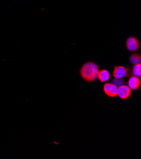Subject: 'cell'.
Segmentation results:
<instances>
[{"instance_id": "cell-9", "label": "cell", "mask_w": 141, "mask_h": 159, "mask_svg": "<svg viewBox=\"0 0 141 159\" xmlns=\"http://www.w3.org/2000/svg\"><path fill=\"white\" fill-rule=\"evenodd\" d=\"M133 74L135 76L137 77H140L141 75V65L140 63H137V64H135L133 68Z\"/></svg>"}, {"instance_id": "cell-1", "label": "cell", "mask_w": 141, "mask_h": 159, "mask_svg": "<svg viewBox=\"0 0 141 159\" xmlns=\"http://www.w3.org/2000/svg\"><path fill=\"white\" fill-rule=\"evenodd\" d=\"M99 67L95 63L87 62L81 69V75L85 81L92 82L98 78Z\"/></svg>"}, {"instance_id": "cell-7", "label": "cell", "mask_w": 141, "mask_h": 159, "mask_svg": "<svg viewBox=\"0 0 141 159\" xmlns=\"http://www.w3.org/2000/svg\"><path fill=\"white\" fill-rule=\"evenodd\" d=\"M109 77H110L109 72L106 70H102L101 71H99L98 74V78L99 79V81L101 83L108 81L109 80Z\"/></svg>"}, {"instance_id": "cell-6", "label": "cell", "mask_w": 141, "mask_h": 159, "mask_svg": "<svg viewBox=\"0 0 141 159\" xmlns=\"http://www.w3.org/2000/svg\"><path fill=\"white\" fill-rule=\"evenodd\" d=\"M140 79L139 77H131L128 81V86L132 90H137L140 86Z\"/></svg>"}, {"instance_id": "cell-8", "label": "cell", "mask_w": 141, "mask_h": 159, "mask_svg": "<svg viewBox=\"0 0 141 159\" xmlns=\"http://www.w3.org/2000/svg\"><path fill=\"white\" fill-rule=\"evenodd\" d=\"M130 62L132 64H137V63H140V61H141V58H140V55L139 54H134L130 57Z\"/></svg>"}, {"instance_id": "cell-5", "label": "cell", "mask_w": 141, "mask_h": 159, "mask_svg": "<svg viewBox=\"0 0 141 159\" xmlns=\"http://www.w3.org/2000/svg\"><path fill=\"white\" fill-rule=\"evenodd\" d=\"M127 48L130 52L137 51L139 48V43L137 39L134 37H130L127 40Z\"/></svg>"}, {"instance_id": "cell-10", "label": "cell", "mask_w": 141, "mask_h": 159, "mask_svg": "<svg viewBox=\"0 0 141 159\" xmlns=\"http://www.w3.org/2000/svg\"><path fill=\"white\" fill-rule=\"evenodd\" d=\"M113 83L117 86H120L123 84V81L121 80V79H116L113 80Z\"/></svg>"}, {"instance_id": "cell-4", "label": "cell", "mask_w": 141, "mask_h": 159, "mask_svg": "<svg viewBox=\"0 0 141 159\" xmlns=\"http://www.w3.org/2000/svg\"><path fill=\"white\" fill-rule=\"evenodd\" d=\"M129 69L122 66L115 67L113 75L116 79H122L129 74Z\"/></svg>"}, {"instance_id": "cell-2", "label": "cell", "mask_w": 141, "mask_h": 159, "mask_svg": "<svg viewBox=\"0 0 141 159\" xmlns=\"http://www.w3.org/2000/svg\"><path fill=\"white\" fill-rule=\"evenodd\" d=\"M104 91L109 97H115L118 94V86L112 83H106L104 85Z\"/></svg>"}, {"instance_id": "cell-3", "label": "cell", "mask_w": 141, "mask_h": 159, "mask_svg": "<svg viewBox=\"0 0 141 159\" xmlns=\"http://www.w3.org/2000/svg\"><path fill=\"white\" fill-rule=\"evenodd\" d=\"M131 94V89L127 86L121 85L118 88V96L122 100L127 99L130 97Z\"/></svg>"}]
</instances>
